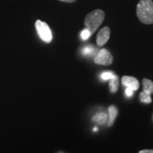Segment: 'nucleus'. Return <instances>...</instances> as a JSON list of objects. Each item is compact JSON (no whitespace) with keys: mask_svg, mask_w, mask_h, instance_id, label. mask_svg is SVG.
<instances>
[{"mask_svg":"<svg viewBox=\"0 0 153 153\" xmlns=\"http://www.w3.org/2000/svg\"><path fill=\"white\" fill-rule=\"evenodd\" d=\"M137 18L143 24H153V1L152 0H140L136 7Z\"/></svg>","mask_w":153,"mask_h":153,"instance_id":"nucleus-1","label":"nucleus"},{"mask_svg":"<svg viewBox=\"0 0 153 153\" xmlns=\"http://www.w3.org/2000/svg\"><path fill=\"white\" fill-rule=\"evenodd\" d=\"M105 18L104 11L101 9H95L89 13L85 19V26L89 30L91 35L97 31L99 26L104 22Z\"/></svg>","mask_w":153,"mask_h":153,"instance_id":"nucleus-2","label":"nucleus"},{"mask_svg":"<svg viewBox=\"0 0 153 153\" xmlns=\"http://www.w3.org/2000/svg\"><path fill=\"white\" fill-rule=\"evenodd\" d=\"M35 27L38 36L42 41L47 43L52 41V32L47 23L42 22L41 20H37L35 23Z\"/></svg>","mask_w":153,"mask_h":153,"instance_id":"nucleus-3","label":"nucleus"},{"mask_svg":"<svg viewBox=\"0 0 153 153\" xmlns=\"http://www.w3.org/2000/svg\"><path fill=\"white\" fill-rule=\"evenodd\" d=\"M114 61V57L109 51L106 49H101L97 53L94 58V62L100 65H110Z\"/></svg>","mask_w":153,"mask_h":153,"instance_id":"nucleus-4","label":"nucleus"},{"mask_svg":"<svg viewBox=\"0 0 153 153\" xmlns=\"http://www.w3.org/2000/svg\"><path fill=\"white\" fill-rule=\"evenodd\" d=\"M111 29L108 26H105L99 30L97 36V43L99 47H102L108 41L110 38Z\"/></svg>","mask_w":153,"mask_h":153,"instance_id":"nucleus-5","label":"nucleus"},{"mask_svg":"<svg viewBox=\"0 0 153 153\" xmlns=\"http://www.w3.org/2000/svg\"><path fill=\"white\" fill-rule=\"evenodd\" d=\"M121 81L125 87L131 88L133 91L137 90L140 87L139 81L134 76L124 75L122 76Z\"/></svg>","mask_w":153,"mask_h":153,"instance_id":"nucleus-6","label":"nucleus"},{"mask_svg":"<svg viewBox=\"0 0 153 153\" xmlns=\"http://www.w3.org/2000/svg\"><path fill=\"white\" fill-rule=\"evenodd\" d=\"M108 112H109V120H108L107 126H108V127H111V126L114 125V123L118 114V110L116 106L112 105V106H111L109 108H108Z\"/></svg>","mask_w":153,"mask_h":153,"instance_id":"nucleus-7","label":"nucleus"},{"mask_svg":"<svg viewBox=\"0 0 153 153\" xmlns=\"http://www.w3.org/2000/svg\"><path fill=\"white\" fill-rule=\"evenodd\" d=\"M91 120L99 125H104L108 122V116L105 113H99V114H96Z\"/></svg>","mask_w":153,"mask_h":153,"instance_id":"nucleus-8","label":"nucleus"},{"mask_svg":"<svg viewBox=\"0 0 153 153\" xmlns=\"http://www.w3.org/2000/svg\"><path fill=\"white\" fill-rule=\"evenodd\" d=\"M143 91L148 94H153V82L152 80L146 79H143Z\"/></svg>","mask_w":153,"mask_h":153,"instance_id":"nucleus-9","label":"nucleus"},{"mask_svg":"<svg viewBox=\"0 0 153 153\" xmlns=\"http://www.w3.org/2000/svg\"><path fill=\"white\" fill-rule=\"evenodd\" d=\"M118 86H119V79H118V76L114 75L112 78L110 79V82H109V88L110 91L111 93H115L118 90Z\"/></svg>","mask_w":153,"mask_h":153,"instance_id":"nucleus-10","label":"nucleus"},{"mask_svg":"<svg viewBox=\"0 0 153 153\" xmlns=\"http://www.w3.org/2000/svg\"><path fill=\"white\" fill-rule=\"evenodd\" d=\"M140 99L143 103H145V104H150L152 102L151 95L146 94L144 91H142L140 94Z\"/></svg>","mask_w":153,"mask_h":153,"instance_id":"nucleus-11","label":"nucleus"},{"mask_svg":"<svg viewBox=\"0 0 153 153\" xmlns=\"http://www.w3.org/2000/svg\"><path fill=\"white\" fill-rule=\"evenodd\" d=\"M114 72H103V73L101 74V77L104 80H108V79H110L111 78H112L113 76H114Z\"/></svg>","mask_w":153,"mask_h":153,"instance_id":"nucleus-12","label":"nucleus"},{"mask_svg":"<svg viewBox=\"0 0 153 153\" xmlns=\"http://www.w3.org/2000/svg\"><path fill=\"white\" fill-rule=\"evenodd\" d=\"M91 35V33L89 32V30L87 29V28H85V29H84L82 31L81 33V38L82 40H87L88 38L90 37Z\"/></svg>","mask_w":153,"mask_h":153,"instance_id":"nucleus-13","label":"nucleus"},{"mask_svg":"<svg viewBox=\"0 0 153 153\" xmlns=\"http://www.w3.org/2000/svg\"><path fill=\"white\" fill-rule=\"evenodd\" d=\"M94 51V48L91 46H87L85 47V48L82 51V54L84 55H91V53H93Z\"/></svg>","mask_w":153,"mask_h":153,"instance_id":"nucleus-14","label":"nucleus"},{"mask_svg":"<svg viewBox=\"0 0 153 153\" xmlns=\"http://www.w3.org/2000/svg\"><path fill=\"white\" fill-rule=\"evenodd\" d=\"M133 94V90L130 87H127L126 89V95L128 97H131Z\"/></svg>","mask_w":153,"mask_h":153,"instance_id":"nucleus-15","label":"nucleus"},{"mask_svg":"<svg viewBox=\"0 0 153 153\" xmlns=\"http://www.w3.org/2000/svg\"><path fill=\"white\" fill-rule=\"evenodd\" d=\"M139 153H153V150H143L139 151Z\"/></svg>","mask_w":153,"mask_h":153,"instance_id":"nucleus-16","label":"nucleus"},{"mask_svg":"<svg viewBox=\"0 0 153 153\" xmlns=\"http://www.w3.org/2000/svg\"><path fill=\"white\" fill-rule=\"evenodd\" d=\"M59 1H62V2H66V3H73V2H75L76 0H59Z\"/></svg>","mask_w":153,"mask_h":153,"instance_id":"nucleus-17","label":"nucleus"},{"mask_svg":"<svg viewBox=\"0 0 153 153\" xmlns=\"http://www.w3.org/2000/svg\"><path fill=\"white\" fill-rule=\"evenodd\" d=\"M97 131V128H95L94 129V131Z\"/></svg>","mask_w":153,"mask_h":153,"instance_id":"nucleus-18","label":"nucleus"}]
</instances>
